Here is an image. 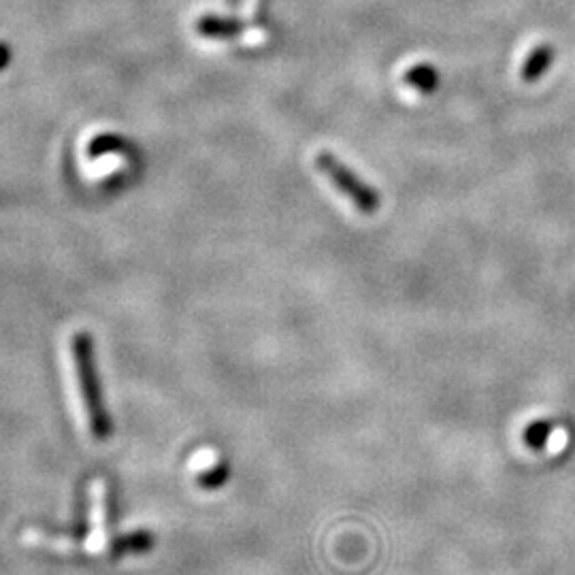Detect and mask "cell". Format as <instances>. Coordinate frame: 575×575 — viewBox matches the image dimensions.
<instances>
[{"instance_id":"8","label":"cell","mask_w":575,"mask_h":575,"mask_svg":"<svg viewBox=\"0 0 575 575\" xmlns=\"http://www.w3.org/2000/svg\"><path fill=\"white\" fill-rule=\"evenodd\" d=\"M228 473H230V469H228L226 463H216L211 469L199 473V478H196V482H199V486L205 488V490H216V488L226 484Z\"/></svg>"},{"instance_id":"6","label":"cell","mask_w":575,"mask_h":575,"mask_svg":"<svg viewBox=\"0 0 575 575\" xmlns=\"http://www.w3.org/2000/svg\"><path fill=\"white\" fill-rule=\"evenodd\" d=\"M94 495H96V507H94V520H96V529H94V541H103L107 535L109 527V495H107V486L103 480L94 486Z\"/></svg>"},{"instance_id":"10","label":"cell","mask_w":575,"mask_h":575,"mask_svg":"<svg viewBox=\"0 0 575 575\" xmlns=\"http://www.w3.org/2000/svg\"><path fill=\"white\" fill-rule=\"evenodd\" d=\"M126 143L120 139V137H115V135H101V137H96L90 147H88V152L92 156H103V154H109V152H115V150H124Z\"/></svg>"},{"instance_id":"5","label":"cell","mask_w":575,"mask_h":575,"mask_svg":"<svg viewBox=\"0 0 575 575\" xmlns=\"http://www.w3.org/2000/svg\"><path fill=\"white\" fill-rule=\"evenodd\" d=\"M405 81H407V86L416 88L418 92L431 94V92H435V88L439 84V75H437V69L431 67V64H416V67L407 69Z\"/></svg>"},{"instance_id":"9","label":"cell","mask_w":575,"mask_h":575,"mask_svg":"<svg viewBox=\"0 0 575 575\" xmlns=\"http://www.w3.org/2000/svg\"><path fill=\"white\" fill-rule=\"evenodd\" d=\"M550 435H552L550 422L541 420V422H535V424H529V426H527V431H524V441H527L531 448L541 450V448H544L546 443H548Z\"/></svg>"},{"instance_id":"11","label":"cell","mask_w":575,"mask_h":575,"mask_svg":"<svg viewBox=\"0 0 575 575\" xmlns=\"http://www.w3.org/2000/svg\"><path fill=\"white\" fill-rule=\"evenodd\" d=\"M9 64V47L0 43V69H5Z\"/></svg>"},{"instance_id":"4","label":"cell","mask_w":575,"mask_h":575,"mask_svg":"<svg viewBox=\"0 0 575 575\" xmlns=\"http://www.w3.org/2000/svg\"><path fill=\"white\" fill-rule=\"evenodd\" d=\"M552 60H554L552 47L541 45V47L533 49V52L527 58V62L522 64V79L524 81H537L541 75L546 73V69L552 64Z\"/></svg>"},{"instance_id":"7","label":"cell","mask_w":575,"mask_h":575,"mask_svg":"<svg viewBox=\"0 0 575 575\" xmlns=\"http://www.w3.org/2000/svg\"><path fill=\"white\" fill-rule=\"evenodd\" d=\"M199 32L211 39H230L241 32V24L233 20H220V18H203L199 22Z\"/></svg>"},{"instance_id":"1","label":"cell","mask_w":575,"mask_h":575,"mask_svg":"<svg viewBox=\"0 0 575 575\" xmlns=\"http://www.w3.org/2000/svg\"><path fill=\"white\" fill-rule=\"evenodd\" d=\"M71 352L75 360L79 392H81V401H84V407H86L90 433L96 441H107L113 435V424H111L109 412L103 401L101 382H98L92 337L88 333H77L71 339Z\"/></svg>"},{"instance_id":"3","label":"cell","mask_w":575,"mask_h":575,"mask_svg":"<svg viewBox=\"0 0 575 575\" xmlns=\"http://www.w3.org/2000/svg\"><path fill=\"white\" fill-rule=\"evenodd\" d=\"M154 546H156L154 533L143 529V531H133V533L115 537L107 548V554L111 558H122L128 554H145V552H150Z\"/></svg>"},{"instance_id":"2","label":"cell","mask_w":575,"mask_h":575,"mask_svg":"<svg viewBox=\"0 0 575 575\" xmlns=\"http://www.w3.org/2000/svg\"><path fill=\"white\" fill-rule=\"evenodd\" d=\"M316 167L331 179L333 186L350 199L356 211L363 213V216H373V213L380 211L382 207V196L377 194L367 182H363L350 167L345 164L331 152H318L316 154Z\"/></svg>"}]
</instances>
